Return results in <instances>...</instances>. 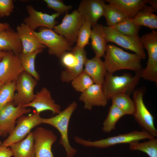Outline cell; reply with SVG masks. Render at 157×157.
<instances>
[{
    "mask_svg": "<svg viewBox=\"0 0 157 157\" xmlns=\"http://www.w3.org/2000/svg\"><path fill=\"white\" fill-rule=\"evenodd\" d=\"M104 61L108 72L113 74L122 69H129L135 72L142 68V57L131 53L113 44H107Z\"/></svg>",
    "mask_w": 157,
    "mask_h": 157,
    "instance_id": "1",
    "label": "cell"
},
{
    "mask_svg": "<svg viewBox=\"0 0 157 157\" xmlns=\"http://www.w3.org/2000/svg\"><path fill=\"white\" fill-rule=\"evenodd\" d=\"M142 69L135 72L136 74L133 76L128 73L121 76L114 75L107 72L102 87L107 100L119 94L129 95L138 83Z\"/></svg>",
    "mask_w": 157,
    "mask_h": 157,
    "instance_id": "2",
    "label": "cell"
},
{
    "mask_svg": "<svg viewBox=\"0 0 157 157\" xmlns=\"http://www.w3.org/2000/svg\"><path fill=\"white\" fill-rule=\"evenodd\" d=\"M77 106V103L73 101L56 116L49 118H42V123L51 125L58 131L60 135L59 143L65 149L66 157H74L77 152L76 149L71 146L68 136V128L70 119Z\"/></svg>",
    "mask_w": 157,
    "mask_h": 157,
    "instance_id": "3",
    "label": "cell"
},
{
    "mask_svg": "<svg viewBox=\"0 0 157 157\" xmlns=\"http://www.w3.org/2000/svg\"><path fill=\"white\" fill-rule=\"evenodd\" d=\"M154 138L144 131H134L94 141L85 140L77 136L74 137V140L77 143L85 147L103 148L119 144H129L134 141L145 139L149 140Z\"/></svg>",
    "mask_w": 157,
    "mask_h": 157,
    "instance_id": "4",
    "label": "cell"
},
{
    "mask_svg": "<svg viewBox=\"0 0 157 157\" xmlns=\"http://www.w3.org/2000/svg\"><path fill=\"white\" fill-rule=\"evenodd\" d=\"M142 46L147 52L148 59L146 67L143 69L141 77L157 83V32L153 30L140 38Z\"/></svg>",
    "mask_w": 157,
    "mask_h": 157,
    "instance_id": "5",
    "label": "cell"
},
{
    "mask_svg": "<svg viewBox=\"0 0 157 157\" xmlns=\"http://www.w3.org/2000/svg\"><path fill=\"white\" fill-rule=\"evenodd\" d=\"M33 33L40 42L48 48V53L60 58L67 52L72 50V46L63 36L52 29L42 27Z\"/></svg>",
    "mask_w": 157,
    "mask_h": 157,
    "instance_id": "6",
    "label": "cell"
},
{
    "mask_svg": "<svg viewBox=\"0 0 157 157\" xmlns=\"http://www.w3.org/2000/svg\"><path fill=\"white\" fill-rule=\"evenodd\" d=\"M42 118L40 113L35 112L29 116L22 115L16 121L17 125L8 137L1 143L5 147H9L12 144L23 140L34 128L42 124Z\"/></svg>",
    "mask_w": 157,
    "mask_h": 157,
    "instance_id": "7",
    "label": "cell"
},
{
    "mask_svg": "<svg viewBox=\"0 0 157 157\" xmlns=\"http://www.w3.org/2000/svg\"><path fill=\"white\" fill-rule=\"evenodd\" d=\"M85 21L77 10L66 13L61 22L55 26L53 31L63 36L72 46L76 42L79 30Z\"/></svg>",
    "mask_w": 157,
    "mask_h": 157,
    "instance_id": "8",
    "label": "cell"
},
{
    "mask_svg": "<svg viewBox=\"0 0 157 157\" xmlns=\"http://www.w3.org/2000/svg\"><path fill=\"white\" fill-rule=\"evenodd\" d=\"M143 95L144 92L141 90H136L134 92L133 100L135 111L133 115L144 131L155 137L157 136V130L154 125V118L144 104Z\"/></svg>",
    "mask_w": 157,
    "mask_h": 157,
    "instance_id": "9",
    "label": "cell"
},
{
    "mask_svg": "<svg viewBox=\"0 0 157 157\" xmlns=\"http://www.w3.org/2000/svg\"><path fill=\"white\" fill-rule=\"evenodd\" d=\"M104 31L107 42H114L121 47L135 52L142 59L146 54L140 38L132 37L123 34L116 29L108 26H104Z\"/></svg>",
    "mask_w": 157,
    "mask_h": 157,
    "instance_id": "10",
    "label": "cell"
},
{
    "mask_svg": "<svg viewBox=\"0 0 157 157\" xmlns=\"http://www.w3.org/2000/svg\"><path fill=\"white\" fill-rule=\"evenodd\" d=\"M37 81L31 75L23 71L16 81L15 94L13 101L14 105L23 106L30 103L34 99V89Z\"/></svg>",
    "mask_w": 157,
    "mask_h": 157,
    "instance_id": "11",
    "label": "cell"
},
{
    "mask_svg": "<svg viewBox=\"0 0 157 157\" xmlns=\"http://www.w3.org/2000/svg\"><path fill=\"white\" fill-rule=\"evenodd\" d=\"M31 111V109L22 105L15 106L13 102L7 104L0 112V137H4L11 134L17 119Z\"/></svg>",
    "mask_w": 157,
    "mask_h": 157,
    "instance_id": "12",
    "label": "cell"
},
{
    "mask_svg": "<svg viewBox=\"0 0 157 157\" xmlns=\"http://www.w3.org/2000/svg\"><path fill=\"white\" fill-rule=\"evenodd\" d=\"M24 71L18 55L7 52L0 60V82L3 84L16 81Z\"/></svg>",
    "mask_w": 157,
    "mask_h": 157,
    "instance_id": "13",
    "label": "cell"
},
{
    "mask_svg": "<svg viewBox=\"0 0 157 157\" xmlns=\"http://www.w3.org/2000/svg\"><path fill=\"white\" fill-rule=\"evenodd\" d=\"M33 133L35 157H54L51 147L57 137L53 131L38 127Z\"/></svg>",
    "mask_w": 157,
    "mask_h": 157,
    "instance_id": "14",
    "label": "cell"
},
{
    "mask_svg": "<svg viewBox=\"0 0 157 157\" xmlns=\"http://www.w3.org/2000/svg\"><path fill=\"white\" fill-rule=\"evenodd\" d=\"M26 10L28 15L24 18L23 23L34 31L39 27L53 29L57 23L56 18L61 15L57 13L49 15L38 11L30 5L26 6Z\"/></svg>",
    "mask_w": 157,
    "mask_h": 157,
    "instance_id": "15",
    "label": "cell"
},
{
    "mask_svg": "<svg viewBox=\"0 0 157 157\" xmlns=\"http://www.w3.org/2000/svg\"><path fill=\"white\" fill-rule=\"evenodd\" d=\"M22 106L25 108H33L35 109L36 112L40 113L44 111L50 110L53 115H57L61 111L60 106L55 102L51 92L46 87L42 88L37 92L30 103Z\"/></svg>",
    "mask_w": 157,
    "mask_h": 157,
    "instance_id": "16",
    "label": "cell"
},
{
    "mask_svg": "<svg viewBox=\"0 0 157 157\" xmlns=\"http://www.w3.org/2000/svg\"><path fill=\"white\" fill-rule=\"evenodd\" d=\"M105 1L83 0L81 1L77 10L85 20L90 22L92 26L97 23L104 16Z\"/></svg>",
    "mask_w": 157,
    "mask_h": 157,
    "instance_id": "17",
    "label": "cell"
},
{
    "mask_svg": "<svg viewBox=\"0 0 157 157\" xmlns=\"http://www.w3.org/2000/svg\"><path fill=\"white\" fill-rule=\"evenodd\" d=\"M79 100L83 102L85 109L91 110L94 106H105L108 100L104 93L102 85L93 84L81 93Z\"/></svg>",
    "mask_w": 157,
    "mask_h": 157,
    "instance_id": "18",
    "label": "cell"
},
{
    "mask_svg": "<svg viewBox=\"0 0 157 157\" xmlns=\"http://www.w3.org/2000/svg\"><path fill=\"white\" fill-rule=\"evenodd\" d=\"M16 30L22 44V53H26L36 51H42L46 47L34 35V31L24 23L17 26Z\"/></svg>",
    "mask_w": 157,
    "mask_h": 157,
    "instance_id": "19",
    "label": "cell"
},
{
    "mask_svg": "<svg viewBox=\"0 0 157 157\" xmlns=\"http://www.w3.org/2000/svg\"><path fill=\"white\" fill-rule=\"evenodd\" d=\"M22 49V42L17 32L11 27L0 31V51H11L18 55Z\"/></svg>",
    "mask_w": 157,
    "mask_h": 157,
    "instance_id": "20",
    "label": "cell"
},
{
    "mask_svg": "<svg viewBox=\"0 0 157 157\" xmlns=\"http://www.w3.org/2000/svg\"><path fill=\"white\" fill-rule=\"evenodd\" d=\"M105 1L119 9L127 17L132 19L140 10L147 7L148 0H106Z\"/></svg>",
    "mask_w": 157,
    "mask_h": 157,
    "instance_id": "21",
    "label": "cell"
},
{
    "mask_svg": "<svg viewBox=\"0 0 157 157\" xmlns=\"http://www.w3.org/2000/svg\"><path fill=\"white\" fill-rule=\"evenodd\" d=\"M84 67L83 71L90 76L94 83L102 85L107 71L101 58L95 56L90 59H87Z\"/></svg>",
    "mask_w": 157,
    "mask_h": 157,
    "instance_id": "22",
    "label": "cell"
},
{
    "mask_svg": "<svg viewBox=\"0 0 157 157\" xmlns=\"http://www.w3.org/2000/svg\"><path fill=\"white\" fill-rule=\"evenodd\" d=\"M72 52L75 55L78 60V64L74 67L65 69L61 74V79L64 82L69 83L83 71V67L88 59L87 53L84 48L76 46L72 48Z\"/></svg>",
    "mask_w": 157,
    "mask_h": 157,
    "instance_id": "23",
    "label": "cell"
},
{
    "mask_svg": "<svg viewBox=\"0 0 157 157\" xmlns=\"http://www.w3.org/2000/svg\"><path fill=\"white\" fill-rule=\"evenodd\" d=\"M90 38L91 48L95 56L101 58L105 55L107 43L102 24L98 23L92 26Z\"/></svg>",
    "mask_w": 157,
    "mask_h": 157,
    "instance_id": "24",
    "label": "cell"
},
{
    "mask_svg": "<svg viewBox=\"0 0 157 157\" xmlns=\"http://www.w3.org/2000/svg\"><path fill=\"white\" fill-rule=\"evenodd\" d=\"M14 157H35L33 132L10 147Z\"/></svg>",
    "mask_w": 157,
    "mask_h": 157,
    "instance_id": "25",
    "label": "cell"
},
{
    "mask_svg": "<svg viewBox=\"0 0 157 157\" xmlns=\"http://www.w3.org/2000/svg\"><path fill=\"white\" fill-rule=\"evenodd\" d=\"M153 9L150 6L140 10L132 19L137 25L147 27L153 30L157 29V16L154 14Z\"/></svg>",
    "mask_w": 157,
    "mask_h": 157,
    "instance_id": "26",
    "label": "cell"
},
{
    "mask_svg": "<svg viewBox=\"0 0 157 157\" xmlns=\"http://www.w3.org/2000/svg\"><path fill=\"white\" fill-rule=\"evenodd\" d=\"M42 51H36L26 53H22L18 55L24 71L31 75L37 81L40 79V76L35 69V59L37 55Z\"/></svg>",
    "mask_w": 157,
    "mask_h": 157,
    "instance_id": "27",
    "label": "cell"
},
{
    "mask_svg": "<svg viewBox=\"0 0 157 157\" xmlns=\"http://www.w3.org/2000/svg\"><path fill=\"white\" fill-rule=\"evenodd\" d=\"M124 115L119 108L112 104L108 115L103 123L102 131L105 133H109L115 130L117 122Z\"/></svg>",
    "mask_w": 157,
    "mask_h": 157,
    "instance_id": "28",
    "label": "cell"
},
{
    "mask_svg": "<svg viewBox=\"0 0 157 157\" xmlns=\"http://www.w3.org/2000/svg\"><path fill=\"white\" fill-rule=\"evenodd\" d=\"M111 99L112 104L119 108L125 115H133L135 111L134 104L129 95L118 94L113 97Z\"/></svg>",
    "mask_w": 157,
    "mask_h": 157,
    "instance_id": "29",
    "label": "cell"
},
{
    "mask_svg": "<svg viewBox=\"0 0 157 157\" xmlns=\"http://www.w3.org/2000/svg\"><path fill=\"white\" fill-rule=\"evenodd\" d=\"M129 147L130 150L144 152L149 157H157V139L155 138L143 142H132L129 144Z\"/></svg>",
    "mask_w": 157,
    "mask_h": 157,
    "instance_id": "30",
    "label": "cell"
},
{
    "mask_svg": "<svg viewBox=\"0 0 157 157\" xmlns=\"http://www.w3.org/2000/svg\"><path fill=\"white\" fill-rule=\"evenodd\" d=\"M141 27L135 24L131 19L127 17L111 27L124 35L138 38H139L138 33Z\"/></svg>",
    "mask_w": 157,
    "mask_h": 157,
    "instance_id": "31",
    "label": "cell"
},
{
    "mask_svg": "<svg viewBox=\"0 0 157 157\" xmlns=\"http://www.w3.org/2000/svg\"><path fill=\"white\" fill-rule=\"evenodd\" d=\"M106 18V25L112 27L127 17L120 10L112 5L105 4L104 16Z\"/></svg>",
    "mask_w": 157,
    "mask_h": 157,
    "instance_id": "32",
    "label": "cell"
},
{
    "mask_svg": "<svg viewBox=\"0 0 157 157\" xmlns=\"http://www.w3.org/2000/svg\"><path fill=\"white\" fill-rule=\"evenodd\" d=\"M16 81L4 84L0 88V112L8 103L13 101Z\"/></svg>",
    "mask_w": 157,
    "mask_h": 157,
    "instance_id": "33",
    "label": "cell"
},
{
    "mask_svg": "<svg viewBox=\"0 0 157 157\" xmlns=\"http://www.w3.org/2000/svg\"><path fill=\"white\" fill-rule=\"evenodd\" d=\"M93 84L91 78L84 71L71 81L73 88L76 91L81 93Z\"/></svg>",
    "mask_w": 157,
    "mask_h": 157,
    "instance_id": "34",
    "label": "cell"
},
{
    "mask_svg": "<svg viewBox=\"0 0 157 157\" xmlns=\"http://www.w3.org/2000/svg\"><path fill=\"white\" fill-rule=\"evenodd\" d=\"M91 24L85 20L78 31L76 46L84 48L88 44L91 31Z\"/></svg>",
    "mask_w": 157,
    "mask_h": 157,
    "instance_id": "35",
    "label": "cell"
},
{
    "mask_svg": "<svg viewBox=\"0 0 157 157\" xmlns=\"http://www.w3.org/2000/svg\"><path fill=\"white\" fill-rule=\"evenodd\" d=\"M48 8L52 9L56 13L60 15L64 13H67L72 8L71 5H66L60 0H44Z\"/></svg>",
    "mask_w": 157,
    "mask_h": 157,
    "instance_id": "36",
    "label": "cell"
},
{
    "mask_svg": "<svg viewBox=\"0 0 157 157\" xmlns=\"http://www.w3.org/2000/svg\"><path fill=\"white\" fill-rule=\"evenodd\" d=\"M60 59L61 64L66 69L72 68L78 64L77 59L72 52H66Z\"/></svg>",
    "mask_w": 157,
    "mask_h": 157,
    "instance_id": "37",
    "label": "cell"
},
{
    "mask_svg": "<svg viewBox=\"0 0 157 157\" xmlns=\"http://www.w3.org/2000/svg\"><path fill=\"white\" fill-rule=\"evenodd\" d=\"M14 1L13 0H0V17L8 16L13 11Z\"/></svg>",
    "mask_w": 157,
    "mask_h": 157,
    "instance_id": "38",
    "label": "cell"
},
{
    "mask_svg": "<svg viewBox=\"0 0 157 157\" xmlns=\"http://www.w3.org/2000/svg\"><path fill=\"white\" fill-rule=\"evenodd\" d=\"M0 141V157H11L13 156L12 151L9 147H3Z\"/></svg>",
    "mask_w": 157,
    "mask_h": 157,
    "instance_id": "39",
    "label": "cell"
},
{
    "mask_svg": "<svg viewBox=\"0 0 157 157\" xmlns=\"http://www.w3.org/2000/svg\"><path fill=\"white\" fill-rule=\"evenodd\" d=\"M148 3H149L150 5V6L153 9L154 12L157 11V1L156 0H148Z\"/></svg>",
    "mask_w": 157,
    "mask_h": 157,
    "instance_id": "40",
    "label": "cell"
},
{
    "mask_svg": "<svg viewBox=\"0 0 157 157\" xmlns=\"http://www.w3.org/2000/svg\"><path fill=\"white\" fill-rule=\"evenodd\" d=\"M9 24L7 23H2L0 22V31H4L10 28Z\"/></svg>",
    "mask_w": 157,
    "mask_h": 157,
    "instance_id": "41",
    "label": "cell"
},
{
    "mask_svg": "<svg viewBox=\"0 0 157 157\" xmlns=\"http://www.w3.org/2000/svg\"><path fill=\"white\" fill-rule=\"evenodd\" d=\"M7 52L0 51V60L6 54Z\"/></svg>",
    "mask_w": 157,
    "mask_h": 157,
    "instance_id": "42",
    "label": "cell"
},
{
    "mask_svg": "<svg viewBox=\"0 0 157 157\" xmlns=\"http://www.w3.org/2000/svg\"><path fill=\"white\" fill-rule=\"evenodd\" d=\"M3 83H2L1 82H0V88L3 85Z\"/></svg>",
    "mask_w": 157,
    "mask_h": 157,
    "instance_id": "43",
    "label": "cell"
}]
</instances>
